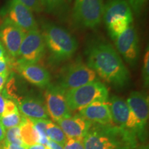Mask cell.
Segmentation results:
<instances>
[{
    "instance_id": "obj_6",
    "label": "cell",
    "mask_w": 149,
    "mask_h": 149,
    "mask_svg": "<svg viewBox=\"0 0 149 149\" xmlns=\"http://www.w3.org/2000/svg\"><path fill=\"white\" fill-rule=\"evenodd\" d=\"M98 81L97 74L81 60L77 59L61 70L59 84L62 88L70 90Z\"/></svg>"
},
{
    "instance_id": "obj_30",
    "label": "cell",
    "mask_w": 149,
    "mask_h": 149,
    "mask_svg": "<svg viewBox=\"0 0 149 149\" xmlns=\"http://www.w3.org/2000/svg\"><path fill=\"white\" fill-rule=\"evenodd\" d=\"M0 149H26V146L11 144L4 139L0 141Z\"/></svg>"
},
{
    "instance_id": "obj_14",
    "label": "cell",
    "mask_w": 149,
    "mask_h": 149,
    "mask_svg": "<svg viewBox=\"0 0 149 149\" xmlns=\"http://www.w3.org/2000/svg\"><path fill=\"white\" fill-rule=\"evenodd\" d=\"M133 15L126 0H108L104 4L102 19L107 26L118 21H128L133 23Z\"/></svg>"
},
{
    "instance_id": "obj_35",
    "label": "cell",
    "mask_w": 149,
    "mask_h": 149,
    "mask_svg": "<svg viewBox=\"0 0 149 149\" xmlns=\"http://www.w3.org/2000/svg\"><path fill=\"white\" fill-rule=\"evenodd\" d=\"M5 102H6V98L2 95L0 94V115L2 114L3 112Z\"/></svg>"
},
{
    "instance_id": "obj_22",
    "label": "cell",
    "mask_w": 149,
    "mask_h": 149,
    "mask_svg": "<svg viewBox=\"0 0 149 149\" xmlns=\"http://www.w3.org/2000/svg\"><path fill=\"white\" fill-rule=\"evenodd\" d=\"M22 120L23 115L20 114L19 111L6 115H0V123L6 130L15 126H19Z\"/></svg>"
},
{
    "instance_id": "obj_2",
    "label": "cell",
    "mask_w": 149,
    "mask_h": 149,
    "mask_svg": "<svg viewBox=\"0 0 149 149\" xmlns=\"http://www.w3.org/2000/svg\"><path fill=\"white\" fill-rule=\"evenodd\" d=\"M84 143V149H137L138 138L133 132L115 124H92Z\"/></svg>"
},
{
    "instance_id": "obj_1",
    "label": "cell",
    "mask_w": 149,
    "mask_h": 149,
    "mask_svg": "<svg viewBox=\"0 0 149 149\" xmlns=\"http://www.w3.org/2000/svg\"><path fill=\"white\" fill-rule=\"evenodd\" d=\"M87 66L104 81L117 88L127 86L130 72L122 59L110 44L92 43L86 51Z\"/></svg>"
},
{
    "instance_id": "obj_27",
    "label": "cell",
    "mask_w": 149,
    "mask_h": 149,
    "mask_svg": "<svg viewBox=\"0 0 149 149\" xmlns=\"http://www.w3.org/2000/svg\"><path fill=\"white\" fill-rule=\"evenodd\" d=\"M64 149H84V139H76L67 138L66 143L64 145Z\"/></svg>"
},
{
    "instance_id": "obj_3",
    "label": "cell",
    "mask_w": 149,
    "mask_h": 149,
    "mask_svg": "<svg viewBox=\"0 0 149 149\" xmlns=\"http://www.w3.org/2000/svg\"><path fill=\"white\" fill-rule=\"evenodd\" d=\"M42 29L52 62H62L74 55L78 48L77 41L67 30L51 22H44Z\"/></svg>"
},
{
    "instance_id": "obj_25",
    "label": "cell",
    "mask_w": 149,
    "mask_h": 149,
    "mask_svg": "<svg viewBox=\"0 0 149 149\" xmlns=\"http://www.w3.org/2000/svg\"><path fill=\"white\" fill-rule=\"evenodd\" d=\"M133 12L136 15H139L143 9L148 2V0H126Z\"/></svg>"
},
{
    "instance_id": "obj_18",
    "label": "cell",
    "mask_w": 149,
    "mask_h": 149,
    "mask_svg": "<svg viewBox=\"0 0 149 149\" xmlns=\"http://www.w3.org/2000/svg\"><path fill=\"white\" fill-rule=\"evenodd\" d=\"M19 111L31 120H49L45 103L40 98L25 97L17 101Z\"/></svg>"
},
{
    "instance_id": "obj_19",
    "label": "cell",
    "mask_w": 149,
    "mask_h": 149,
    "mask_svg": "<svg viewBox=\"0 0 149 149\" xmlns=\"http://www.w3.org/2000/svg\"><path fill=\"white\" fill-rule=\"evenodd\" d=\"M19 128L20 135L24 146L27 147L31 145L40 144L38 135L31 119L23 116V120L20 124Z\"/></svg>"
},
{
    "instance_id": "obj_9",
    "label": "cell",
    "mask_w": 149,
    "mask_h": 149,
    "mask_svg": "<svg viewBox=\"0 0 149 149\" xmlns=\"http://www.w3.org/2000/svg\"><path fill=\"white\" fill-rule=\"evenodd\" d=\"M46 50L42 33L39 30L29 31L26 33L22 40L18 60L26 63H37L44 57Z\"/></svg>"
},
{
    "instance_id": "obj_29",
    "label": "cell",
    "mask_w": 149,
    "mask_h": 149,
    "mask_svg": "<svg viewBox=\"0 0 149 149\" xmlns=\"http://www.w3.org/2000/svg\"><path fill=\"white\" fill-rule=\"evenodd\" d=\"M19 109L17 107V105L10 100H7L6 99V102H5V106H4V109H3V113L1 115H6L10 113H16L18 112Z\"/></svg>"
},
{
    "instance_id": "obj_36",
    "label": "cell",
    "mask_w": 149,
    "mask_h": 149,
    "mask_svg": "<svg viewBox=\"0 0 149 149\" xmlns=\"http://www.w3.org/2000/svg\"><path fill=\"white\" fill-rule=\"evenodd\" d=\"M6 54V48L4 46H3V44L1 43V41H0V59L5 58Z\"/></svg>"
},
{
    "instance_id": "obj_13",
    "label": "cell",
    "mask_w": 149,
    "mask_h": 149,
    "mask_svg": "<svg viewBox=\"0 0 149 149\" xmlns=\"http://www.w3.org/2000/svg\"><path fill=\"white\" fill-rule=\"evenodd\" d=\"M16 69L26 81L40 88L47 87L51 84L50 72L37 63H26L17 60Z\"/></svg>"
},
{
    "instance_id": "obj_26",
    "label": "cell",
    "mask_w": 149,
    "mask_h": 149,
    "mask_svg": "<svg viewBox=\"0 0 149 149\" xmlns=\"http://www.w3.org/2000/svg\"><path fill=\"white\" fill-rule=\"evenodd\" d=\"M142 78L146 86L148 85L149 82V51L148 46L147 47L144 56V64H143Z\"/></svg>"
},
{
    "instance_id": "obj_20",
    "label": "cell",
    "mask_w": 149,
    "mask_h": 149,
    "mask_svg": "<svg viewBox=\"0 0 149 149\" xmlns=\"http://www.w3.org/2000/svg\"><path fill=\"white\" fill-rule=\"evenodd\" d=\"M46 135L48 139L55 141L57 144L64 146L67 137L58 124H56L52 121H48L46 126Z\"/></svg>"
},
{
    "instance_id": "obj_8",
    "label": "cell",
    "mask_w": 149,
    "mask_h": 149,
    "mask_svg": "<svg viewBox=\"0 0 149 149\" xmlns=\"http://www.w3.org/2000/svg\"><path fill=\"white\" fill-rule=\"evenodd\" d=\"M66 90L59 84H50L44 92L45 105L48 114L56 122L72 116L66 99Z\"/></svg>"
},
{
    "instance_id": "obj_34",
    "label": "cell",
    "mask_w": 149,
    "mask_h": 149,
    "mask_svg": "<svg viewBox=\"0 0 149 149\" xmlns=\"http://www.w3.org/2000/svg\"><path fill=\"white\" fill-rule=\"evenodd\" d=\"M26 149H48V148L45 145H43L42 144H36L27 146Z\"/></svg>"
},
{
    "instance_id": "obj_32",
    "label": "cell",
    "mask_w": 149,
    "mask_h": 149,
    "mask_svg": "<svg viewBox=\"0 0 149 149\" xmlns=\"http://www.w3.org/2000/svg\"><path fill=\"white\" fill-rule=\"evenodd\" d=\"M8 71L3 72L2 74H0V92H1L3 87H4L6 82L7 81V79H8Z\"/></svg>"
},
{
    "instance_id": "obj_37",
    "label": "cell",
    "mask_w": 149,
    "mask_h": 149,
    "mask_svg": "<svg viewBox=\"0 0 149 149\" xmlns=\"http://www.w3.org/2000/svg\"><path fill=\"white\" fill-rule=\"evenodd\" d=\"M6 135V129L0 123V141L4 140Z\"/></svg>"
},
{
    "instance_id": "obj_5",
    "label": "cell",
    "mask_w": 149,
    "mask_h": 149,
    "mask_svg": "<svg viewBox=\"0 0 149 149\" xmlns=\"http://www.w3.org/2000/svg\"><path fill=\"white\" fill-rule=\"evenodd\" d=\"M111 116L115 125L133 132L140 141L146 138V133L141 130L138 120L126 102L118 96H113L109 100Z\"/></svg>"
},
{
    "instance_id": "obj_24",
    "label": "cell",
    "mask_w": 149,
    "mask_h": 149,
    "mask_svg": "<svg viewBox=\"0 0 149 149\" xmlns=\"http://www.w3.org/2000/svg\"><path fill=\"white\" fill-rule=\"evenodd\" d=\"M5 140L11 144L24 146L20 135L19 126H15L6 130Z\"/></svg>"
},
{
    "instance_id": "obj_33",
    "label": "cell",
    "mask_w": 149,
    "mask_h": 149,
    "mask_svg": "<svg viewBox=\"0 0 149 149\" xmlns=\"http://www.w3.org/2000/svg\"><path fill=\"white\" fill-rule=\"evenodd\" d=\"M46 146L48 147V149H64V146H61V145L57 144V143L55 142V141L48 140Z\"/></svg>"
},
{
    "instance_id": "obj_4",
    "label": "cell",
    "mask_w": 149,
    "mask_h": 149,
    "mask_svg": "<svg viewBox=\"0 0 149 149\" xmlns=\"http://www.w3.org/2000/svg\"><path fill=\"white\" fill-rule=\"evenodd\" d=\"M66 99L70 111H80L97 101L109 100V90L100 81L66 91Z\"/></svg>"
},
{
    "instance_id": "obj_12",
    "label": "cell",
    "mask_w": 149,
    "mask_h": 149,
    "mask_svg": "<svg viewBox=\"0 0 149 149\" xmlns=\"http://www.w3.org/2000/svg\"><path fill=\"white\" fill-rule=\"evenodd\" d=\"M25 34L23 30L13 23L9 19H6L0 27V40L12 57H18Z\"/></svg>"
},
{
    "instance_id": "obj_38",
    "label": "cell",
    "mask_w": 149,
    "mask_h": 149,
    "mask_svg": "<svg viewBox=\"0 0 149 149\" xmlns=\"http://www.w3.org/2000/svg\"><path fill=\"white\" fill-rule=\"evenodd\" d=\"M139 149H148V146H142Z\"/></svg>"
},
{
    "instance_id": "obj_17",
    "label": "cell",
    "mask_w": 149,
    "mask_h": 149,
    "mask_svg": "<svg viewBox=\"0 0 149 149\" xmlns=\"http://www.w3.org/2000/svg\"><path fill=\"white\" fill-rule=\"evenodd\" d=\"M126 102L138 120L141 130L146 133L149 116L148 98L144 93L133 91Z\"/></svg>"
},
{
    "instance_id": "obj_28",
    "label": "cell",
    "mask_w": 149,
    "mask_h": 149,
    "mask_svg": "<svg viewBox=\"0 0 149 149\" xmlns=\"http://www.w3.org/2000/svg\"><path fill=\"white\" fill-rule=\"evenodd\" d=\"M18 1L27 6L30 10L33 12L40 13L42 11L39 0H18Z\"/></svg>"
},
{
    "instance_id": "obj_11",
    "label": "cell",
    "mask_w": 149,
    "mask_h": 149,
    "mask_svg": "<svg viewBox=\"0 0 149 149\" xmlns=\"http://www.w3.org/2000/svg\"><path fill=\"white\" fill-rule=\"evenodd\" d=\"M8 18L26 33L38 30L33 11L18 0H10L8 6Z\"/></svg>"
},
{
    "instance_id": "obj_31",
    "label": "cell",
    "mask_w": 149,
    "mask_h": 149,
    "mask_svg": "<svg viewBox=\"0 0 149 149\" xmlns=\"http://www.w3.org/2000/svg\"><path fill=\"white\" fill-rule=\"evenodd\" d=\"M9 66H10V63L7 57L0 59V74L8 72Z\"/></svg>"
},
{
    "instance_id": "obj_10",
    "label": "cell",
    "mask_w": 149,
    "mask_h": 149,
    "mask_svg": "<svg viewBox=\"0 0 149 149\" xmlns=\"http://www.w3.org/2000/svg\"><path fill=\"white\" fill-rule=\"evenodd\" d=\"M115 41L117 51L124 60L131 66H135L139 57V45L138 35L133 24Z\"/></svg>"
},
{
    "instance_id": "obj_7",
    "label": "cell",
    "mask_w": 149,
    "mask_h": 149,
    "mask_svg": "<svg viewBox=\"0 0 149 149\" xmlns=\"http://www.w3.org/2000/svg\"><path fill=\"white\" fill-rule=\"evenodd\" d=\"M103 0H74L72 20L80 27L95 29L103 16Z\"/></svg>"
},
{
    "instance_id": "obj_15",
    "label": "cell",
    "mask_w": 149,
    "mask_h": 149,
    "mask_svg": "<svg viewBox=\"0 0 149 149\" xmlns=\"http://www.w3.org/2000/svg\"><path fill=\"white\" fill-rule=\"evenodd\" d=\"M79 115L92 124L102 125L114 124L112 119L109 100L93 102L80 110Z\"/></svg>"
},
{
    "instance_id": "obj_23",
    "label": "cell",
    "mask_w": 149,
    "mask_h": 149,
    "mask_svg": "<svg viewBox=\"0 0 149 149\" xmlns=\"http://www.w3.org/2000/svg\"><path fill=\"white\" fill-rule=\"evenodd\" d=\"M39 137L40 144L46 146L49 139L46 135V126L50 120H31Z\"/></svg>"
},
{
    "instance_id": "obj_21",
    "label": "cell",
    "mask_w": 149,
    "mask_h": 149,
    "mask_svg": "<svg viewBox=\"0 0 149 149\" xmlns=\"http://www.w3.org/2000/svg\"><path fill=\"white\" fill-rule=\"evenodd\" d=\"M42 10L52 15H58L64 10L66 0H39Z\"/></svg>"
},
{
    "instance_id": "obj_16",
    "label": "cell",
    "mask_w": 149,
    "mask_h": 149,
    "mask_svg": "<svg viewBox=\"0 0 149 149\" xmlns=\"http://www.w3.org/2000/svg\"><path fill=\"white\" fill-rule=\"evenodd\" d=\"M57 123L67 138L76 139L84 138L92 125V123L79 115L61 119Z\"/></svg>"
},
{
    "instance_id": "obj_39",
    "label": "cell",
    "mask_w": 149,
    "mask_h": 149,
    "mask_svg": "<svg viewBox=\"0 0 149 149\" xmlns=\"http://www.w3.org/2000/svg\"><path fill=\"white\" fill-rule=\"evenodd\" d=\"M67 1H68V2H69V1H72V0H67Z\"/></svg>"
}]
</instances>
